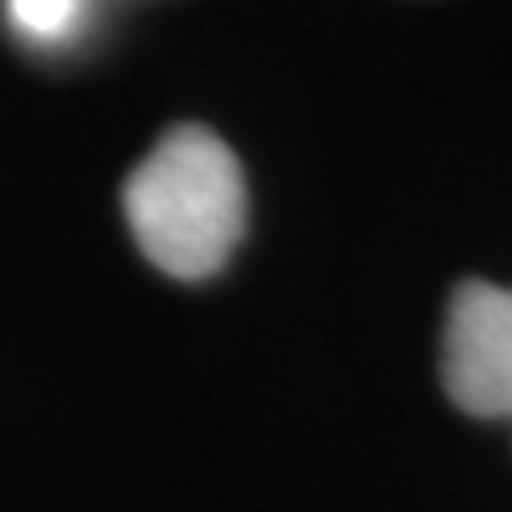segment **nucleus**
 I'll list each match as a JSON object with an SVG mask.
<instances>
[{
  "instance_id": "nucleus-1",
  "label": "nucleus",
  "mask_w": 512,
  "mask_h": 512,
  "mask_svg": "<svg viewBox=\"0 0 512 512\" xmlns=\"http://www.w3.org/2000/svg\"><path fill=\"white\" fill-rule=\"evenodd\" d=\"M124 218L146 261L167 278H214L248 227L244 167L205 124H175L128 175Z\"/></svg>"
},
{
  "instance_id": "nucleus-2",
  "label": "nucleus",
  "mask_w": 512,
  "mask_h": 512,
  "mask_svg": "<svg viewBox=\"0 0 512 512\" xmlns=\"http://www.w3.org/2000/svg\"><path fill=\"white\" fill-rule=\"evenodd\" d=\"M444 393L474 419H512V286L461 282L440 338Z\"/></svg>"
},
{
  "instance_id": "nucleus-3",
  "label": "nucleus",
  "mask_w": 512,
  "mask_h": 512,
  "mask_svg": "<svg viewBox=\"0 0 512 512\" xmlns=\"http://www.w3.org/2000/svg\"><path fill=\"white\" fill-rule=\"evenodd\" d=\"M5 18L30 43H64L86 18V0H5Z\"/></svg>"
}]
</instances>
